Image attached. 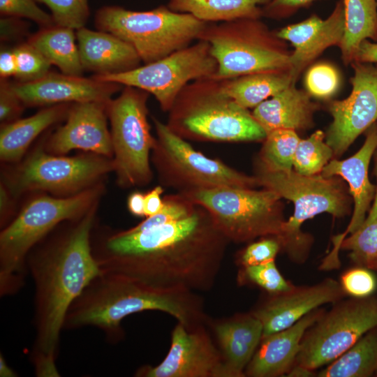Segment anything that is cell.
I'll use <instances>...</instances> for the list:
<instances>
[{
  "label": "cell",
  "mask_w": 377,
  "mask_h": 377,
  "mask_svg": "<svg viewBox=\"0 0 377 377\" xmlns=\"http://www.w3.org/2000/svg\"><path fill=\"white\" fill-rule=\"evenodd\" d=\"M51 11L54 24L77 30L84 27L89 16L88 0H36Z\"/></svg>",
  "instance_id": "obj_36"
},
{
  "label": "cell",
  "mask_w": 377,
  "mask_h": 377,
  "mask_svg": "<svg viewBox=\"0 0 377 377\" xmlns=\"http://www.w3.org/2000/svg\"><path fill=\"white\" fill-rule=\"evenodd\" d=\"M163 198L164 205L160 212L146 217L141 223L126 231L131 233L142 232L180 220L188 216L196 204L186 195L178 192Z\"/></svg>",
  "instance_id": "obj_35"
},
{
  "label": "cell",
  "mask_w": 377,
  "mask_h": 377,
  "mask_svg": "<svg viewBox=\"0 0 377 377\" xmlns=\"http://www.w3.org/2000/svg\"><path fill=\"white\" fill-rule=\"evenodd\" d=\"M121 85L94 77L48 73L43 77L27 82L12 84L15 94L25 106L57 105L73 102H104Z\"/></svg>",
  "instance_id": "obj_18"
},
{
  "label": "cell",
  "mask_w": 377,
  "mask_h": 377,
  "mask_svg": "<svg viewBox=\"0 0 377 377\" xmlns=\"http://www.w3.org/2000/svg\"><path fill=\"white\" fill-rule=\"evenodd\" d=\"M213 329L232 377H244L245 369L263 338L261 322L251 312L239 313L214 323Z\"/></svg>",
  "instance_id": "obj_25"
},
{
  "label": "cell",
  "mask_w": 377,
  "mask_h": 377,
  "mask_svg": "<svg viewBox=\"0 0 377 377\" xmlns=\"http://www.w3.org/2000/svg\"><path fill=\"white\" fill-rule=\"evenodd\" d=\"M10 200L8 190L1 184L0 188V212H1V226L4 228L7 224V220L10 214Z\"/></svg>",
  "instance_id": "obj_50"
},
{
  "label": "cell",
  "mask_w": 377,
  "mask_h": 377,
  "mask_svg": "<svg viewBox=\"0 0 377 377\" xmlns=\"http://www.w3.org/2000/svg\"><path fill=\"white\" fill-rule=\"evenodd\" d=\"M230 243L210 213L196 203L184 219L142 232L110 235L91 251L102 272L158 288L209 291Z\"/></svg>",
  "instance_id": "obj_1"
},
{
  "label": "cell",
  "mask_w": 377,
  "mask_h": 377,
  "mask_svg": "<svg viewBox=\"0 0 377 377\" xmlns=\"http://www.w3.org/2000/svg\"><path fill=\"white\" fill-rule=\"evenodd\" d=\"M112 170L113 161L103 156H56L38 149L14 174L9 189L13 194L34 190L80 192Z\"/></svg>",
  "instance_id": "obj_14"
},
{
  "label": "cell",
  "mask_w": 377,
  "mask_h": 377,
  "mask_svg": "<svg viewBox=\"0 0 377 377\" xmlns=\"http://www.w3.org/2000/svg\"><path fill=\"white\" fill-rule=\"evenodd\" d=\"M184 195L210 213L230 242L248 243L281 234L284 207L273 191L221 186Z\"/></svg>",
  "instance_id": "obj_9"
},
{
  "label": "cell",
  "mask_w": 377,
  "mask_h": 377,
  "mask_svg": "<svg viewBox=\"0 0 377 377\" xmlns=\"http://www.w3.org/2000/svg\"><path fill=\"white\" fill-rule=\"evenodd\" d=\"M311 97L291 84L254 108L252 114L266 134L276 129L307 130L313 126L314 114L320 109Z\"/></svg>",
  "instance_id": "obj_24"
},
{
  "label": "cell",
  "mask_w": 377,
  "mask_h": 377,
  "mask_svg": "<svg viewBox=\"0 0 377 377\" xmlns=\"http://www.w3.org/2000/svg\"><path fill=\"white\" fill-rule=\"evenodd\" d=\"M316 373L313 370L309 369L301 365L295 364L291 368L286 376L288 377H310L315 376Z\"/></svg>",
  "instance_id": "obj_51"
},
{
  "label": "cell",
  "mask_w": 377,
  "mask_h": 377,
  "mask_svg": "<svg viewBox=\"0 0 377 377\" xmlns=\"http://www.w3.org/2000/svg\"><path fill=\"white\" fill-rule=\"evenodd\" d=\"M352 90L348 97L329 103L332 121L326 142L339 157L354 141L377 121V64L353 61Z\"/></svg>",
  "instance_id": "obj_15"
},
{
  "label": "cell",
  "mask_w": 377,
  "mask_h": 377,
  "mask_svg": "<svg viewBox=\"0 0 377 377\" xmlns=\"http://www.w3.org/2000/svg\"><path fill=\"white\" fill-rule=\"evenodd\" d=\"M377 372V327L327 364L318 377H370Z\"/></svg>",
  "instance_id": "obj_31"
},
{
  "label": "cell",
  "mask_w": 377,
  "mask_h": 377,
  "mask_svg": "<svg viewBox=\"0 0 377 377\" xmlns=\"http://www.w3.org/2000/svg\"><path fill=\"white\" fill-rule=\"evenodd\" d=\"M373 158L376 188L371 207L360 228L346 236L341 244V250L348 251V257L354 265L367 268L377 255V149Z\"/></svg>",
  "instance_id": "obj_32"
},
{
  "label": "cell",
  "mask_w": 377,
  "mask_h": 377,
  "mask_svg": "<svg viewBox=\"0 0 377 377\" xmlns=\"http://www.w3.org/2000/svg\"><path fill=\"white\" fill-rule=\"evenodd\" d=\"M163 191V186L158 185L145 194V214L146 217L154 215L162 209L164 201L161 196Z\"/></svg>",
  "instance_id": "obj_46"
},
{
  "label": "cell",
  "mask_w": 377,
  "mask_h": 377,
  "mask_svg": "<svg viewBox=\"0 0 377 377\" xmlns=\"http://www.w3.org/2000/svg\"><path fill=\"white\" fill-rule=\"evenodd\" d=\"M333 156L334 151L325 140V133L317 130L306 139H300L295 153L293 168L302 175L320 174Z\"/></svg>",
  "instance_id": "obj_34"
},
{
  "label": "cell",
  "mask_w": 377,
  "mask_h": 377,
  "mask_svg": "<svg viewBox=\"0 0 377 377\" xmlns=\"http://www.w3.org/2000/svg\"><path fill=\"white\" fill-rule=\"evenodd\" d=\"M344 32V6L339 0L325 19L312 15L305 20L288 24L277 35L293 47L290 62L291 74L296 83L300 74L325 50L339 47Z\"/></svg>",
  "instance_id": "obj_19"
},
{
  "label": "cell",
  "mask_w": 377,
  "mask_h": 377,
  "mask_svg": "<svg viewBox=\"0 0 377 377\" xmlns=\"http://www.w3.org/2000/svg\"><path fill=\"white\" fill-rule=\"evenodd\" d=\"M217 63L209 43L202 40L161 59L133 70L111 75L93 76L101 81L131 86L152 94L162 110L168 112L177 96L189 82L212 77Z\"/></svg>",
  "instance_id": "obj_13"
},
{
  "label": "cell",
  "mask_w": 377,
  "mask_h": 377,
  "mask_svg": "<svg viewBox=\"0 0 377 377\" xmlns=\"http://www.w3.org/2000/svg\"><path fill=\"white\" fill-rule=\"evenodd\" d=\"M367 268L369 269H373L377 271V255L369 263L367 266Z\"/></svg>",
  "instance_id": "obj_53"
},
{
  "label": "cell",
  "mask_w": 377,
  "mask_h": 377,
  "mask_svg": "<svg viewBox=\"0 0 377 377\" xmlns=\"http://www.w3.org/2000/svg\"><path fill=\"white\" fill-rule=\"evenodd\" d=\"M259 186L273 191L294 205L293 214L283 223L277 237L281 251L295 263H304L312 246L311 235L302 231V225L318 214L327 213L342 218L350 213L353 202L349 189L339 177L320 174L302 175L294 170L271 172L256 165L254 175Z\"/></svg>",
  "instance_id": "obj_5"
},
{
  "label": "cell",
  "mask_w": 377,
  "mask_h": 377,
  "mask_svg": "<svg viewBox=\"0 0 377 377\" xmlns=\"http://www.w3.org/2000/svg\"><path fill=\"white\" fill-rule=\"evenodd\" d=\"M375 376H377V372H376V374H375Z\"/></svg>",
  "instance_id": "obj_54"
},
{
  "label": "cell",
  "mask_w": 377,
  "mask_h": 377,
  "mask_svg": "<svg viewBox=\"0 0 377 377\" xmlns=\"http://www.w3.org/2000/svg\"><path fill=\"white\" fill-rule=\"evenodd\" d=\"M98 188H86L67 198L43 195L29 202L0 234V295L22 290L29 275L31 249L64 221L83 216L94 205Z\"/></svg>",
  "instance_id": "obj_6"
},
{
  "label": "cell",
  "mask_w": 377,
  "mask_h": 377,
  "mask_svg": "<svg viewBox=\"0 0 377 377\" xmlns=\"http://www.w3.org/2000/svg\"><path fill=\"white\" fill-rule=\"evenodd\" d=\"M1 42L11 41L22 37L27 29L26 22L19 17H3L0 20Z\"/></svg>",
  "instance_id": "obj_45"
},
{
  "label": "cell",
  "mask_w": 377,
  "mask_h": 377,
  "mask_svg": "<svg viewBox=\"0 0 377 377\" xmlns=\"http://www.w3.org/2000/svg\"><path fill=\"white\" fill-rule=\"evenodd\" d=\"M13 49L17 61L15 77L19 82L34 81L49 73L51 64L29 42L21 43Z\"/></svg>",
  "instance_id": "obj_39"
},
{
  "label": "cell",
  "mask_w": 377,
  "mask_h": 377,
  "mask_svg": "<svg viewBox=\"0 0 377 377\" xmlns=\"http://www.w3.org/2000/svg\"><path fill=\"white\" fill-rule=\"evenodd\" d=\"M240 275L242 279L260 287L268 294L284 292L294 285L282 276L275 260L242 267Z\"/></svg>",
  "instance_id": "obj_38"
},
{
  "label": "cell",
  "mask_w": 377,
  "mask_h": 377,
  "mask_svg": "<svg viewBox=\"0 0 377 377\" xmlns=\"http://www.w3.org/2000/svg\"><path fill=\"white\" fill-rule=\"evenodd\" d=\"M224 92L246 109L256 108L291 84H296L290 71L251 73L221 80Z\"/></svg>",
  "instance_id": "obj_27"
},
{
  "label": "cell",
  "mask_w": 377,
  "mask_h": 377,
  "mask_svg": "<svg viewBox=\"0 0 377 377\" xmlns=\"http://www.w3.org/2000/svg\"><path fill=\"white\" fill-rule=\"evenodd\" d=\"M339 281L346 295L350 297L371 296L377 286L376 279L371 269L357 265L344 271Z\"/></svg>",
  "instance_id": "obj_40"
},
{
  "label": "cell",
  "mask_w": 377,
  "mask_h": 377,
  "mask_svg": "<svg viewBox=\"0 0 377 377\" xmlns=\"http://www.w3.org/2000/svg\"><path fill=\"white\" fill-rule=\"evenodd\" d=\"M95 210L93 207L53 239L38 242L27 256L34 283L35 338L29 358L36 376H60L56 360L66 313L101 272L91 245Z\"/></svg>",
  "instance_id": "obj_2"
},
{
  "label": "cell",
  "mask_w": 377,
  "mask_h": 377,
  "mask_svg": "<svg viewBox=\"0 0 377 377\" xmlns=\"http://www.w3.org/2000/svg\"><path fill=\"white\" fill-rule=\"evenodd\" d=\"M300 140L297 132L291 129H276L267 133L256 165L271 172L293 170Z\"/></svg>",
  "instance_id": "obj_33"
},
{
  "label": "cell",
  "mask_w": 377,
  "mask_h": 377,
  "mask_svg": "<svg viewBox=\"0 0 377 377\" xmlns=\"http://www.w3.org/2000/svg\"><path fill=\"white\" fill-rule=\"evenodd\" d=\"M344 32L339 45L341 59L350 65L364 40L377 42V0H343Z\"/></svg>",
  "instance_id": "obj_28"
},
{
  "label": "cell",
  "mask_w": 377,
  "mask_h": 377,
  "mask_svg": "<svg viewBox=\"0 0 377 377\" xmlns=\"http://www.w3.org/2000/svg\"><path fill=\"white\" fill-rule=\"evenodd\" d=\"M17 61L14 49L1 47L0 52V75L1 79L15 76Z\"/></svg>",
  "instance_id": "obj_47"
},
{
  "label": "cell",
  "mask_w": 377,
  "mask_h": 377,
  "mask_svg": "<svg viewBox=\"0 0 377 377\" xmlns=\"http://www.w3.org/2000/svg\"><path fill=\"white\" fill-rule=\"evenodd\" d=\"M304 86L306 92L313 97L329 98L338 90L340 76L332 65L322 62L311 66L306 72Z\"/></svg>",
  "instance_id": "obj_37"
},
{
  "label": "cell",
  "mask_w": 377,
  "mask_h": 377,
  "mask_svg": "<svg viewBox=\"0 0 377 377\" xmlns=\"http://www.w3.org/2000/svg\"><path fill=\"white\" fill-rule=\"evenodd\" d=\"M269 296L251 311L262 323L263 337L285 330L312 311L345 297L340 283L326 278L311 286H295Z\"/></svg>",
  "instance_id": "obj_17"
},
{
  "label": "cell",
  "mask_w": 377,
  "mask_h": 377,
  "mask_svg": "<svg viewBox=\"0 0 377 377\" xmlns=\"http://www.w3.org/2000/svg\"><path fill=\"white\" fill-rule=\"evenodd\" d=\"M305 332L295 364L311 370L327 365L377 327V296L342 299Z\"/></svg>",
  "instance_id": "obj_12"
},
{
  "label": "cell",
  "mask_w": 377,
  "mask_h": 377,
  "mask_svg": "<svg viewBox=\"0 0 377 377\" xmlns=\"http://www.w3.org/2000/svg\"><path fill=\"white\" fill-rule=\"evenodd\" d=\"M108 103H75L69 109L65 124L50 138L48 150L64 154L73 149H82L103 156H112L111 134L106 118Z\"/></svg>",
  "instance_id": "obj_20"
},
{
  "label": "cell",
  "mask_w": 377,
  "mask_h": 377,
  "mask_svg": "<svg viewBox=\"0 0 377 377\" xmlns=\"http://www.w3.org/2000/svg\"><path fill=\"white\" fill-rule=\"evenodd\" d=\"M325 311L318 308L292 326L263 337L245 369V376H286L296 362L305 332Z\"/></svg>",
  "instance_id": "obj_22"
},
{
  "label": "cell",
  "mask_w": 377,
  "mask_h": 377,
  "mask_svg": "<svg viewBox=\"0 0 377 377\" xmlns=\"http://www.w3.org/2000/svg\"><path fill=\"white\" fill-rule=\"evenodd\" d=\"M76 31L84 70L105 75L126 72L140 66L142 61L135 49L115 35L84 27Z\"/></svg>",
  "instance_id": "obj_23"
},
{
  "label": "cell",
  "mask_w": 377,
  "mask_h": 377,
  "mask_svg": "<svg viewBox=\"0 0 377 377\" xmlns=\"http://www.w3.org/2000/svg\"><path fill=\"white\" fill-rule=\"evenodd\" d=\"M25 105L15 94L12 84L1 79L0 86V121L3 124L17 120Z\"/></svg>",
  "instance_id": "obj_43"
},
{
  "label": "cell",
  "mask_w": 377,
  "mask_h": 377,
  "mask_svg": "<svg viewBox=\"0 0 377 377\" xmlns=\"http://www.w3.org/2000/svg\"><path fill=\"white\" fill-rule=\"evenodd\" d=\"M270 0H169L172 10L188 13L208 22H223L242 18H262V7Z\"/></svg>",
  "instance_id": "obj_29"
},
{
  "label": "cell",
  "mask_w": 377,
  "mask_h": 377,
  "mask_svg": "<svg viewBox=\"0 0 377 377\" xmlns=\"http://www.w3.org/2000/svg\"><path fill=\"white\" fill-rule=\"evenodd\" d=\"M281 251V245L276 237H262L258 241L250 242L242 251L239 263L242 267H246L275 260Z\"/></svg>",
  "instance_id": "obj_42"
},
{
  "label": "cell",
  "mask_w": 377,
  "mask_h": 377,
  "mask_svg": "<svg viewBox=\"0 0 377 377\" xmlns=\"http://www.w3.org/2000/svg\"><path fill=\"white\" fill-rule=\"evenodd\" d=\"M158 311L191 330L208 323L202 299L195 292L158 288L133 279L101 272L70 306L64 330H101L114 344L124 337L122 320L129 315Z\"/></svg>",
  "instance_id": "obj_3"
},
{
  "label": "cell",
  "mask_w": 377,
  "mask_h": 377,
  "mask_svg": "<svg viewBox=\"0 0 377 377\" xmlns=\"http://www.w3.org/2000/svg\"><path fill=\"white\" fill-rule=\"evenodd\" d=\"M364 133V142L355 154L344 160H331L321 172L325 177H339L348 184L353 209L350 223L342 232L346 237L362 226L376 193V186L369 177V167L377 149V121Z\"/></svg>",
  "instance_id": "obj_21"
},
{
  "label": "cell",
  "mask_w": 377,
  "mask_h": 377,
  "mask_svg": "<svg viewBox=\"0 0 377 377\" xmlns=\"http://www.w3.org/2000/svg\"><path fill=\"white\" fill-rule=\"evenodd\" d=\"M0 376L1 377H17L18 374L10 367L2 353L0 354Z\"/></svg>",
  "instance_id": "obj_52"
},
{
  "label": "cell",
  "mask_w": 377,
  "mask_h": 377,
  "mask_svg": "<svg viewBox=\"0 0 377 377\" xmlns=\"http://www.w3.org/2000/svg\"><path fill=\"white\" fill-rule=\"evenodd\" d=\"M74 29L52 25L43 27L30 37L29 43L36 48L51 64L58 67L62 73L81 75L82 65L78 46L75 44Z\"/></svg>",
  "instance_id": "obj_30"
},
{
  "label": "cell",
  "mask_w": 377,
  "mask_h": 377,
  "mask_svg": "<svg viewBox=\"0 0 377 377\" xmlns=\"http://www.w3.org/2000/svg\"><path fill=\"white\" fill-rule=\"evenodd\" d=\"M316 0H270L262 7L263 17L274 20L287 18Z\"/></svg>",
  "instance_id": "obj_44"
},
{
  "label": "cell",
  "mask_w": 377,
  "mask_h": 377,
  "mask_svg": "<svg viewBox=\"0 0 377 377\" xmlns=\"http://www.w3.org/2000/svg\"><path fill=\"white\" fill-rule=\"evenodd\" d=\"M261 19L207 24L198 40L209 43L217 63L211 77L223 80L258 72L290 71L292 50Z\"/></svg>",
  "instance_id": "obj_7"
},
{
  "label": "cell",
  "mask_w": 377,
  "mask_h": 377,
  "mask_svg": "<svg viewBox=\"0 0 377 377\" xmlns=\"http://www.w3.org/2000/svg\"><path fill=\"white\" fill-rule=\"evenodd\" d=\"M129 212L136 216H145V194L135 191L132 193L127 201Z\"/></svg>",
  "instance_id": "obj_49"
},
{
  "label": "cell",
  "mask_w": 377,
  "mask_h": 377,
  "mask_svg": "<svg viewBox=\"0 0 377 377\" xmlns=\"http://www.w3.org/2000/svg\"><path fill=\"white\" fill-rule=\"evenodd\" d=\"M168 112L167 126L186 140L260 142L267 135L252 112L224 92L221 80L211 77L186 84Z\"/></svg>",
  "instance_id": "obj_4"
},
{
  "label": "cell",
  "mask_w": 377,
  "mask_h": 377,
  "mask_svg": "<svg viewBox=\"0 0 377 377\" xmlns=\"http://www.w3.org/2000/svg\"><path fill=\"white\" fill-rule=\"evenodd\" d=\"M156 133L152 161L161 185L186 194L221 186L255 188V176H249L220 160L207 157L156 118Z\"/></svg>",
  "instance_id": "obj_10"
},
{
  "label": "cell",
  "mask_w": 377,
  "mask_h": 377,
  "mask_svg": "<svg viewBox=\"0 0 377 377\" xmlns=\"http://www.w3.org/2000/svg\"><path fill=\"white\" fill-rule=\"evenodd\" d=\"M124 87L121 94L110 101L107 107L114 170L121 186H145L152 179L149 156L156 141L147 119L149 93Z\"/></svg>",
  "instance_id": "obj_11"
},
{
  "label": "cell",
  "mask_w": 377,
  "mask_h": 377,
  "mask_svg": "<svg viewBox=\"0 0 377 377\" xmlns=\"http://www.w3.org/2000/svg\"><path fill=\"white\" fill-rule=\"evenodd\" d=\"M138 377H232L221 350L204 326L187 329L177 322L167 355L156 366L139 368Z\"/></svg>",
  "instance_id": "obj_16"
},
{
  "label": "cell",
  "mask_w": 377,
  "mask_h": 377,
  "mask_svg": "<svg viewBox=\"0 0 377 377\" xmlns=\"http://www.w3.org/2000/svg\"><path fill=\"white\" fill-rule=\"evenodd\" d=\"M69 109L66 103L52 105L27 118L3 124L1 159L7 162L20 159L33 140L47 128L66 117Z\"/></svg>",
  "instance_id": "obj_26"
},
{
  "label": "cell",
  "mask_w": 377,
  "mask_h": 377,
  "mask_svg": "<svg viewBox=\"0 0 377 377\" xmlns=\"http://www.w3.org/2000/svg\"><path fill=\"white\" fill-rule=\"evenodd\" d=\"M96 27L129 43L144 64L161 59L198 40L208 22L168 6L145 11L104 6L96 13Z\"/></svg>",
  "instance_id": "obj_8"
},
{
  "label": "cell",
  "mask_w": 377,
  "mask_h": 377,
  "mask_svg": "<svg viewBox=\"0 0 377 377\" xmlns=\"http://www.w3.org/2000/svg\"><path fill=\"white\" fill-rule=\"evenodd\" d=\"M354 61L377 64V42L364 40L360 44Z\"/></svg>",
  "instance_id": "obj_48"
},
{
  "label": "cell",
  "mask_w": 377,
  "mask_h": 377,
  "mask_svg": "<svg viewBox=\"0 0 377 377\" xmlns=\"http://www.w3.org/2000/svg\"><path fill=\"white\" fill-rule=\"evenodd\" d=\"M36 0H0V13L3 17L31 20L42 28L54 24L51 15L42 10Z\"/></svg>",
  "instance_id": "obj_41"
}]
</instances>
